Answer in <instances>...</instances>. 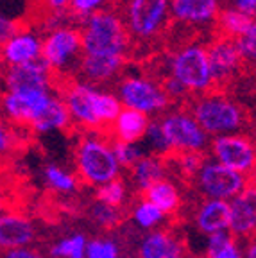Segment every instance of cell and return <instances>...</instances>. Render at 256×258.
I'll return each mask as SVG.
<instances>
[{
    "mask_svg": "<svg viewBox=\"0 0 256 258\" xmlns=\"http://www.w3.org/2000/svg\"><path fill=\"white\" fill-rule=\"evenodd\" d=\"M84 253V237L74 235L70 238H65L59 244L48 249L50 258H83Z\"/></svg>",
    "mask_w": 256,
    "mask_h": 258,
    "instance_id": "26",
    "label": "cell"
},
{
    "mask_svg": "<svg viewBox=\"0 0 256 258\" xmlns=\"http://www.w3.org/2000/svg\"><path fill=\"white\" fill-rule=\"evenodd\" d=\"M48 76L50 70L43 61H29L22 64H6L2 79L8 86V93H25V92H48Z\"/></svg>",
    "mask_w": 256,
    "mask_h": 258,
    "instance_id": "12",
    "label": "cell"
},
{
    "mask_svg": "<svg viewBox=\"0 0 256 258\" xmlns=\"http://www.w3.org/2000/svg\"><path fill=\"white\" fill-rule=\"evenodd\" d=\"M81 47L84 54L95 56H125L131 54V38L120 15L108 8H100L83 22Z\"/></svg>",
    "mask_w": 256,
    "mask_h": 258,
    "instance_id": "3",
    "label": "cell"
},
{
    "mask_svg": "<svg viewBox=\"0 0 256 258\" xmlns=\"http://www.w3.org/2000/svg\"><path fill=\"white\" fill-rule=\"evenodd\" d=\"M229 6H226L228 9H235L238 13H244V15L254 16L256 11V0H228Z\"/></svg>",
    "mask_w": 256,
    "mask_h": 258,
    "instance_id": "34",
    "label": "cell"
},
{
    "mask_svg": "<svg viewBox=\"0 0 256 258\" xmlns=\"http://www.w3.org/2000/svg\"><path fill=\"white\" fill-rule=\"evenodd\" d=\"M254 40H256V25L249 29L244 36L235 38V45H236V48H238V52H240V56L244 57L245 61H249V63L254 61V54H256Z\"/></svg>",
    "mask_w": 256,
    "mask_h": 258,
    "instance_id": "31",
    "label": "cell"
},
{
    "mask_svg": "<svg viewBox=\"0 0 256 258\" xmlns=\"http://www.w3.org/2000/svg\"><path fill=\"white\" fill-rule=\"evenodd\" d=\"M83 258H84V256H83Z\"/></svg>",
    "mask_w": 256,
    "mask_h": 258,
    "instance_id": "38",
    "label": "cell"
},
{
    "mask_svg": "<svg viewBox=\"0 0 256 258\" xmlns=\"http://www.w3.org/2000/svg\"><path fill=\"white\" fill-rule=\"evenodd\" d=\"M111 151H113V156H115L116 163L127 170L142 158L140 151L136 149L133 144H113Z\"/></svg>",
    "mask_w": 256,
    "mask_h": 258,
    "instance_id": "30",
    "label": "cell"
},
{
    "mask_svg": "<svg viewBox=\"0 0 256 258\" xmlns=\"http://www.w3.org/2000/svg\"><path fill=\"white\" fill-rule=\"evenodd\" d=\"M6 258H43L40 256V253L36 251H29V249H8L6 251Z\"/></svg>",
    "mask_w": 256,
    "mask_h": 258,
    "instance_id": "35",
    "label": "cell"
},
{
    "mask_svg": "<svg viewBox=\"0 0 256 258\" xmlns=\"http://www.w3.org/2000/svg\"><path fill=\"white\" fill-rule=\"evenodd\" d=\"M158 125L168 147L204 151V145L208 142L206 133L196 124L192 117L183 111L165 115L161 120H158Z\"/></svg>",
    "mask_w": 256,
    "mask_h": 258,
    "instance_id": "10",
    "label": "cell"
},
{
    "mask_svg": "<svg viewBox=\"0 0 256 258\" xmlns=\"http://www.w3.org/2000/svg\"><path fill=\"white\" fill-rule=\"evenodd\" d=\"M50 129H59L68 138H72L77 135V127L74 124L72 117H70V111H68L67 104L61 99H57V97H50L48 99L43 111L31 122L29 131L32 135V133L50 131Z\"/></svg>",
    "mask_w": 256,
    "mask_h": 258,
    "instance_id": "15",
    "label": "cell"
},
{
    "mask_svg": "<svg viewBox=\"0 0 256 258\" xmlns=\"http://www.w3.org/2000/svg\"><path fill=\"white\" fill-rule=\"evenodd\" d=\"M124 196H125V181L122 176L113 177L111 181H108L106 185H100L95 190L93 199L106 206L111 208H124Z\"/></svg>",
    "mask_w": 256,
    "mask_h": 258,
    "instance_id": "24",
    "label": "cell"
},
{
    "mask_svg": "<svg viewBox=\"0 0 256 258\" xmlns=\"http://www.w3.org/2000/svg\"><path fill=\"white\" fill-rule=\"evenodd\" d=\"M231 208L226 201H210L203 205L197 212V224L204 233H219L229 228Z\"/></svg>",
    "mask_w": 256,
    "mask_h": 258,
    "instance_id": "21",
    "label": "cell"
},
{
    "mask_svg": "<svg viewBox=\"0 0 256 258\" xmlns=\"http://www.w3.org/2000/svg\"><path fill=\"white\" fill-rule=\"evenodd\" d=\"M40 47L41 41L36 36H32L29 32L25 34H18V36L11 38L6 45L0 47V57L2 63L9 64H22L34 61L40 57Z\"/></svg>",
    "mask_w": 256,
    "mask_h": 258,
    "instance_id": "19",
    "label": "cell"
},
{
    "mask_svg": "<svg viewBox=\"0 0 256 258\" xmlns=\"http://www.w3.org/2000/svg\"><path fill=\"white\" fill-rule=\"evenodd\" d=\"M125 29L131 38L129 61L152 56L151 45L160 43L168 25V0H129Z\"/></svg>",
    "mask_w": 256,
    "mask_h": 258,
    "instance_id": "2",
    "label": "cell"
},
{
    "mask_svg": "<svg viewBox=\"0 0 256 258\" xmlns=\"http://www.w3.org/2000/svg\"><path fill=\"white\" fill-rule=\"evenodd\" d=\"M129 174H131L133 181L138 186V190L147 188L149 185L160 181L161 177H165L161 161L156 154H151V156H147V158L142 156L140 160L129 169Z\"/></svg>",
    "mask_w": 256,
    "mask_h": 258,
    "instance_id": "22",
    "label": "cell"
},
{
    "mask_svg": "<svg viewBox=\"0 0 256 258\" xmlns=\"http://www.w3.org/2000/svg\"><path fill=\"white\" fill-rule=\"evenodd\" d=\"M256 192H254V181L249 183L244 190H242L231 208V215H229V235L233 238H242L245 242H254V230H256Z\"/></svg>",
    "mask_w": 256,
    "mask_h": 258,
    "instance_id": "13",
    "label": "cell"
},
{
    "mask_svg": "<svg viewBox=\"0 0 256 258\" xmlns=\"http://www.w3.org/2000/svg\"><path fill=\"white\" fill-rule=\"evenodd\" d=\"M129 59L125 56H95L84 54L79 61V72L92 85H102L124 72Z\"/></svg>",
    "mask_w": 256,
    "mask_h": 258,
    "instance_id": "14",
    "label": "cell"
},
{
    "mask_svg": "<svg viewBox=\"0 0 256 258\" xmlns=\"http://www.w3.org/2000/svg\"><path fill=\"white\" fill-rule=\"evenodd\" d=\"M151 118L142 111L131 108L120 109L113 124V144H133L142 140L147 133ZM111 144V145H113Z\"/></svg>",
    "mask_w": 256,
    "mask_h": 258,
    "instance_id": "17",
    "label": "cell"
},
{
    "mask_svg": "<svg viewBox=\"0 0 256 258\" xmlns=\"http://www.w3.org/2000/svg\"><path fill=\"white\" fill-rule=\"evenodd\" d=\"M88 258H118V251L113 242L108 240H93L86 246Z\"/></svg>",
    "mask_w": 256,
    "mask_h": 258,
    "instance_id": "32",
    "label": "cell"
},
{
    "mask_svg": "<svg viewBox=\"0 0 256 258\" xmlns=\"http://www.w3.org/2000/svg\"><path fill=\"white\" fill-rule=\"evenodd\" d=\"M199 186L204 194H208L212 198L228 199L236 198L249 183L254 181V174H242L220 165V163H206L199 172Z\"/></svg>",
    "mask_w": 256,
    "mask_h": 258,
    "instance_id": "8",
    "label": "cell"
},
{
    "mask_svg": "<svg viewBox=\"0 0 256 258\" xmlns=\"http://www.w3.org/2000/svg\"><path fill=\"white\" fill-rule=\"evenodd\" d=\"M219 9V0H170L172 20L181 24L197 25L212 22Z\"/></svg>",
    "mask_w": 256,
    "mask_h": 258,
    "instance_id": "16",
    "label": "cell"
},
{
    "mask_svg": "<svg viewBox=\"0 0 256 258\" xmlns=\"http://www.w3.org/2000/svg\"><path fill=\"white\" fill-rule=\"evenodd\" d=\"M201 258H206V256H201Z\"/></svg>",
    "mask_w": 256,
    "mask_h": 258,
    "instance_id": "37",
    "label": "cell"
},
{
    "mask_svg": "<svg viewBox=\"0 0 256 258\" xmlns=\"http://www.w3.org/2000/svg\"><path fill=\"white\" fill-rule=\"evenodd\" d=\"M34 238L31 221L22 215H0V249H18Z\"/></svg>",
    "mask_w": 256,
    "mask_h": 258,
    "instance_id": "18",
    "label": "cell"
},
{
    "mask_svg": "<svg viewBox=\"0 0 256 258\" xmlns=\"http://www.w3.org/2000/svg\"><path fill=\"white\" fill-rule=\"evenodd\" d=\"M135 217L144 228H151V226H154L156 222H160L163 215H161V212L156 206L149 205V203H142V205L135 210Z\"/></svg>",
    "mask_w": 256,
    "mask_h": 258,
    "instance_id": "33",
    "label": "cell"
},
{
    "mask_svg": "<svg viewBox=\"0 0 256 258\" xmlns=\"http://www.w3.org/2000/svg\"><path fill=\"white\" fill-rule=\"evenodd\" d=\"M179 111L192 117L204 133L210 135L252 129V115L249 109L220 93H192L179 106Z\"/></svg>",
    "mask_w": 256,
    "mask_h": 258,
    "instance_id": "1",
    "label": "cell"
},
{
    "mask_svg": "<svg viewBox=\"0 0 256 258\" xmlns=\"http://www.w3.org/2000/svg\"><path fill=\"white\" fill-rule=\"evenodd\" d=\"M212 151L219 158L220 165L238 174H254V140L242 135H224L212 142Z\"/></svg>",
    "mask_w": 256,
    "mask_h": 258,
    "instance_id": "6",
    "label": "cell"
},
{
    "mask_svg": "<svg viewBox=\"0 0 256 258\" xmlns=\"http://www.w3.org/2000/svg\"><path fill=\"white\" fill-rule=\"evenodd\" d=\"M235 238L229 233H213L210 237V246L206 258H240L238 247L235 244Z\"/></svg>",
    "mask_w": 256,
    "mask_h": 258,
    "instance_id": "25",
    "label": "cell"
},
{
    "mask_svg": "<svg viewBox=\"0 0 256 258\" xmlns=\"http://www.w3.org/2000/svg\"><path fill=\"white\" fill-rule=\"evenodd\" d=\"M45 177H47L48 185L52 186L54 190H57V192H70V190L76 188L74 177L54 165H48L45 169Z\"/></svg>",
    "mask_w": 256,
    "mask_h": 258,
    "instance_id": "29",
    "label": "cell"
},
{
    "mask_svg": "<svg viewBox=\"0 0 256 258\" xmlns=\"http://www.w3.org/2000/svg\"><path fill=\"white\" fill-rule=\"evenodd\" d=\"M213 29L212 38L222 36V38H240L251 27H254V16L244 15L235 9L220 8L213 18Z\"/></svg>",
    "mask_w": 256,
    "mask_h": 258,
    "instance_id": "20",
    "label": "cell"
},
{
    "mask_svg": "<svg viewBox=\"0 0 256 258\" xmlns=\"http://www.w3.org/2000/svg\"><path fill=\"white\" fill-rule=\"evenodd\" d=\"M31 24L24 20H11L8 16L0 15V47L8 43L11 38L18 36V34H25L29 31Z\"/></svg>",
    "mask_w": 256,
    "mask_h": 258,
    "instance_id": "27",
    "label": "cell"
},
{
    "mask_svg": "<svg viewBox=\"0 0 256 258\" xmlns=\"http://www.w3.org/2000/svg\"><path fill=\"white\" fill-rule=\"evenodd\" d=\"M170 74L190 93H204L210 90V64L206 47L188 45L170 59Z\"/></svg>",
    "mask_w": 256,
    "mask_h": 258,
    "instance_id": "5",
    "label": "cell"
},
{
    "mask_svg": "<svg viewBox=\"0 0 256 258\" xmlns=\"http://www.w3.org/2000/svg\"><path fill=\"white\" fill-rule=\"evenodd\" d=\"M0 67H2V57H0Z\"/></svg>",
    "mask_w": 256,
    "mask_h": 258,
    "instance_id": "36",
    "label": "cell"
},
{
    "mask_svg": "<svg viewBox=\"0 0 256 258\" xmlns=\"http://www.w3.org/2000/svg\"><path fill=\"white\" fill-rule=\"evenodd\" d=\"M81 48L79 29H54L40 47V57L50 72L65 74L67 64L77 56Z\"/></svg>",
    "mask_w": 256,
    "mask_h": 258,
    "instance_id": "9",
    "label": "cell"
},
{
    "mask_svg": "<svg viewBox=\"0 0 256 258\" xmlns=\"http://www.w3.org/2000/svg\"><path fill=\"white\" fill-rule=\"evenodd\" d=\"M104 2H108V0H70L67 8V15L76 18V20L84 22L93 11L100 9V6Z\"/></svg>",
    "mask_w": 256,
    "mask_h": 258,
    "instance_id": "28",
    "label": "cell"
},
{
    "mask_svg": "<svg viewBox=\"0 0 256 258\" xmlns=\"http://www.w3.org/2000/svg\"><path fill=\"white\" fill-rule=\"evenodd\" d=\"M118 93H120L122 102L125 108L136 109L142 113H154V111H163L165 108L170 106L167 95L161 92V88L152 83V81L145 79V77H124L118 83Z\"/></svg>",
    "mask_w": 256,
    "mask_h": 258,
    "instance_id": "7",
    "label": "cell"
},
{
    "mask_svg": "<svg viewBox=\"0 0 256 258\" xmlns=\"http://www.w3.org/2000/svg\"><path fill=\"white\" fill-rule=\"evenodd\" d=\"M72 160L74 172L70 176L74 177L76 188L100 186L118 176V163L111 147L90 135H79L72 151Z\"/></svg>",
    "mask_w": 256,
    "mask_h": 258,
    "instance_id": "4",
    "label": "cell"
},
{
    "mask_svg": "<svg viewBox=\"0 0 256 258\" xmlns=\"http://www.w3.org/2000/svg\"><path fill=\"white\" fill-rule=\"evenodd\" d=\"M149 203L156 206L161 212V215L170 217V226H181L183 224V199H181L177 186L170 179L161 177L160 181L152 183L147 188L136 190L133 203Z\"/></svg>",
    "mask_w": 256,
    "mask_h": 258,
    "instance_id": "11",
    "label": "cell"
},
{
    "mask_svg": "<svg viewBox=\"0 0 256 258\" xmlns=\"http://www.w3.org/2000/svg\"><path fill=\"white\" fill-rule=\"evenodd\" d=\"M88 214L93 221L99 224L100 230H113V228H118L122 222L127 221L129 214H131V206H124V208H111V206H106L102 203L95 201L93 205L88 206Z\"/></svg>",
    "mask_w": 256,
    "mask_h": 258,
    "instance_id": "23",
    "label": "cell"
}]
</instances>
